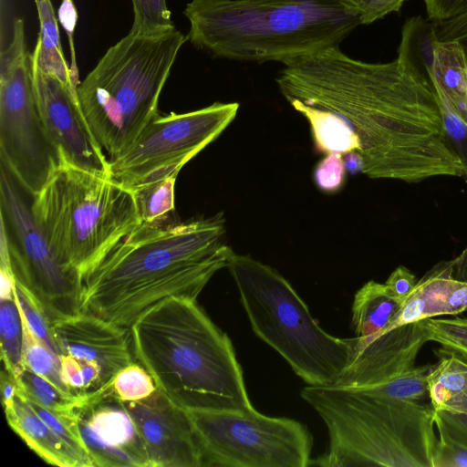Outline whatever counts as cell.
<instances>
[{
  "label": "cell",
  "mask_w": 467,
  "mask_h": 467,
  "mask_svg": "<svg viewBox=\"0 0 467 467\" xmlns=\"http://www.w3.org/2000/svg\"><path fill=\"white\" fill-rule=\"evenodd\" d=\"M284 66L275 78L284 98L344 118L359 139L368 177H465L432 82L398 58L368 63L336 47Z\"/></svg>",
  "instance_id": "cell-1"
},
{
  "label": "cell",
  "mask_w": 467,
  "mask_h": 467,
  "mask_svg": "<svg viewBox=\"0 0 467 467\" xmlns=\"http://www.w3.org/2000/svg\"><path fill=\"white\" fill-rule=\"evenodd\" d=\"M222 214L140 223L85 278L81 311L129 328L170 297L196 300L233 250Z\"/></svg>",
  "instance_id": "cell-2"
},
{
  "label": "cell",
  "mask_w": 467,
  "mask_h": 467,
  "mask_svg": "<svg viewBox=\"0 0 467 467\" xmlns=\"http://www.w3.org/2000/svg\"><path fill=\"white\" fill-rule=\"evenodd\" d=\"M130 332L140 365L156 388L180 407L254 410L230 338L196 300L167 298L138 317Z\"/></svg>",
  "instance_id": "cell-3"
},
{
  "label": "cell",
  "mask_w": 467,
  "mask_h": 467,
  "mask_svg": "<svg viewBox=\"0 0 467 467\" xmlns=\"http://www.w3.org/2000/svg\"><path fill=\"white\" fill-rule=\"evenodd\" d=\"M188 40L213 57L283 64L339 47L360 24L338 0H192Z\"/></svg>",
  "instance_id": "cell-4"
},
{
  "label": "cell",
  "mask_w": 467,
  "mask_h": 467,
  "mask_svg": "<svg viewBox=\"0 0 467 467\" xmlns=\"http://www.w3.org/2000/svg\"><path fill=\"white\" fill-rule=\"evenodd\" d=\"M301 397L321 417L329 437L327 453L308 466L432 467L438 438L431 405L341 386L306 387Z\"/></svg>",
  "instance_id": "cell-5"
},
{
  "label": "cell",
  "mask_w": 467,
  "mask_h": 467,
  "mask_svg": "<svg viewBox=\"0 0 467 467\" xmlns=\"http://www.w3.org/2000/svg\"><path fill=\"white\" fill-rule=\"evenodd\" d=\"M30 209L60 262L83 282L141 223L131 189L72 162L61 150Z\"/></svg>",
  "instance_id": "cell-6"
},
{
  "label": "cell",
  "mask_w": 467,
  "mask_h": 467,
  "mask_svg": "<svg viewBox=\"0 0 467 467\" xmlns=\"http://www.w3.org/2000/svg\"><path fill=\"white\" fill-rule=\"evenodd\" d=\"M187 40L176 27L155 36L129 33L78 85L83 114L109 161L124 153L159 113L161 91Z\"/></svg>",
  "instance_id": "cell-7"
},
{
  "label": "cell",
  "mask_w": 467,
  "mask_h": 467,
  "mask_svg": "<svg viewBox=\"0 0 467 467\" xmlns=\"http://www.w3.org/2000/svg\"><path fill=\"white\" fill-rule=\"evenodd\" d=\"M254 332L276 350L309 386H334L350 365L355 337L323 330L290 283L249 255L227 265Z\"/></svg>",
  "instance_id": "cell-8"
},
{
  "label": "cell",
  "mask_w": 467,
  "mask_h": 467,
  "mask_svg": "<svg viewBox=\"0 0 467 467\" xmlns=\"http://www.w3.org/2000/svg\"><path fill=\"white\" fill-rule=\"evenodd\" d=\"M0 155L2 166L36 195L58 159L40 119L33 82V55L26 50L24 21L15 18L0 52Z\"/></svg>",
  "instance_id": "cell-9"
},
{
  "label": "cell",
  "mask_w": 467,
  "mask_h": 467,
  "mask_svg": "<svg viewBox=\"0 0 467 467\" xmlns=\"http://www.w3.org/2000/svg\"><path fill=\"white\" fill-rule=\"evenodd\" d=\"M187 412L204 466L306 467L311 461L312 435L296 420L269 417L255 410Z\"/></svg>",
  "instance_id": "cell-10"
},
{
  "label": "cell",
  "mask_w": 467,
  "mask_h": 467,
  "mask_svg": "<svg viewBox=\"0 0 467 467\" xmlns=\"http://www.w3.org/2000/svg\"><path fill=\"white\" fill-rule=\"evenodd\" d=\"M0 203L1 229L16 282L33 296L51 325L80 313L83 280L60 262L3 166Z\"/></svg>",
  "instance_id": "cell-11"
},
{
  "label": "cell",
  "mask_w": 467,
  "mask_h": 467,
  "mask_svg": "<svg viewBox=\"0 0 467 467\" xmlns=\"http://www.w3.org/2000/svg\"><path fill=\"white\" fill-rule=\"evenodd\" d=\"M237 102H214L184 113H158L132 145L109 161L111 176L131 189L177 171L216 140L237 115Z\"/></svg>",
  "instance_id": "cell-12"
},
{
  "label": "cell",
  "mask_w": 467,
  "mask_h": 467,
  "mask_svg": "<svg viewBox=\"0 0 467 467\" xmlns=\"http://www.w3.org/2000/svg\"><path fill=\"white\" fill-rule=\"evenodd\" d=\"M59 357L73 358L80 365L86 396L103 397L112 391L116 375L134 363L129 328L96 315L80 312L52 324Z\"/></svg>",
  "instance_id": "cell-13"
},
{
  "label": "cell",
  "mask_w": 467,
  "mask_h": 467,
  "mask_svg": "<svg viewBox=\"0 0 467 467\" xmlns=\"http://www.w3.org/2000/svg\"><path fill=\"white\" fill-rule=\"evenodd\" d=\"M33 82L40 119L57 150L81 167L110 174L109 160L81 109L78 84L44 71L34 60Z\"/></svg>",
  "instance_id": "cell-14"
},
{
  "label": "cell",
  "mask_w": 467,
  "mask_h": 467,
  "mask_svg": "<svg viewBox=\"0 0 467 467\" xmlns=\"http://www.w3.org/2000/svg\"><path fill=\"white\" fill-rule=\"evenodd\" d=\"M120 402L144 445L150 467H204L185 409L158 389L143 400Z\"/></svg>",
  "instance_id": "cell-15"
},
{
  "label": "cell",
  "mask_w": 467,
  "mask_h": 467,
  "mask_svg": "<svg viewBox=\"0 0 467 467\" xmlns=\"http://www.w3.org/2000/svg\"><path fill=\"white\" fill-rule=\"evenodd\" d=\"M84 443L98 467H150L135 425L113 393L78 409Z\"/></svg>",
  "instance_id": "cell-16"
},
{
  "label": "cell",
  "mask_w": 467,
  "mask_h": 467,
  "mask_svg": "<svg viewBox=\"0 0 467 467\" xmlns=\"http://www.w3.org/2000/svg\"><path fill=\"white\" fill-rule=\"evenodd\" d=\"M420 321L367 337H355L350 365L334 386L360 388L381 383L414 367L428 342Z\"/></svg>",
  "instance_id": "cell-17"
},
{
  "label": "cell",
  "mask_w": 467,
  "mask_h": 467,
  "mask_svg": "<svg viewBox=\"0 0 467 467\" xmlns=\"http://www.w3.org/2000/svg\"><path fill=\"white\" fill-rule=\"evenodd\" d=\"M4 410L13 431L46 462L59 467H89L38 416L17 388L11 400L4 405Z\"/></svg>",
  "instance_id": "cell-18"
},
{
  "label": "cell",
  "mask_w": 467,
  "mask_h": 467,
  "mask_svg": "<svg viewBox=\"0 0 467 467\" xmlns=\"http://www.w3.org/2000/svg\"><path fill=\"white\" fill-rule=\"evenodd\" d=\"M453 271V259L440 262L429 270L402 302L401 307L390 321L387 330L446 315L447 299L454 280Z\"/></svg>",
  "instance_id": "cell-19"
},
{
  "label": "cell",
  "mask_w": 467,
  "mask_h": 467,
  "mask_svg": "<svg viewBox=\"0 0 467 467\" xmlns=\"http://www.w3.org/2000/svg\"><path fill=\"white\" fill-rule=\"evenodd\" d=\"M431 81L437 96L467 124V55L460 41L437 42Z\"/></svg>",
  "instance_id": "cell-20"
},
{
  "label": "cell",
  "mask_w": 467,
  "mask_h": 467,
  "mask_svg": "<svg viewBox=\"0 0 467 467\" xmlns=\"http://www.w3.org/2000/svg\"><path fill=\"white\" fill-rule=\"evenodd\" d=\"M440 358L427 373V389L434 410L467 414V362L452 353Z\"/></svg>",
  "instance_id": "cell-21"
},
{
  "label": "cell",
  "mask_w": 467,
  "mask_h": 467,
  "mask_svg": "<svg viewBox=\"0 0 467 467\" xmlns=\"http://www.w3.org/2000/svg\"><path fill=\"white\" fill-rule=\"evenodd\" d=\"M386 284L367 282L358 289L352 305L351 324L356 337H367L385 332L401 307Z\"/></svg>",
  "instance_id": "cell-22"
},
{
  "label": "cell",
  "mask_w": 467,
  "mask_h": 467,
  "mask_svg": "<svg viewBox=\"0 0 467 467\" xmlns=\"http://www.w3.org/2000/svg\"><path fill=\"white\" fill-rule=\"evenodd\" d=\"M291 106L303 115L309 123L317 151L344 155L352 150H359L360 142L358 135L350 124L341 116L302 104Z\"/></svg>",
  "instance_id": "cell-23"
},
{
  "label": "cell",
  "mask_w": 467,
  "mask_h": 467,
  "mask_svg": "<svg viewBox=\"0 0 467 467\" xmlns=\"http://www.w3.org/2000/svg\"><path fill=\"white\" fill-rule=\"evenodd\" d=\"M437 42L431 21L420 16L411 17L406 20L402 27L397 58L414 73L431 81Z\"/></svg>",
  "instance_id": "cell-24"
},
{
  "label": "cell",
  "mask_w": 467,
  "mask_h": 467,
  "mask_svg": "<svg viewBox=\"0 0 467 467\" xmlns=\"http://www.w3.org/2000/svg\"><path fill=\"white\" fill-rule=\"evenodd\" d=\"M178 174L177 171L169 172L131 188L141 223L157 225L171 220Z\"/></svg>",
  "instance_id": "cell-25"
},
{
  "label": "cell",
  "mask_w": 467,
  "mask_h": 467,
  "mask_svg": "<svg viewBox=\"0 0 467 467\" xmlns=\"http://www.w3.org/2000/svg\"><path fill=\"white\" fill-rule=\"evenodd\" d=\"M15 379L17 389L26 399L54 412L73 414L79 407L94 400L92 396L66 394L51 382L25 367Z\"/></svg>",
  "instance_id": "cell-26"
},
{
  "label": "cell",
  "mask_w": 467,
  "mask_h": 467,
  "mask_svg": "<svg viewBox=\"0 0 467 467\" xmlns=\"http://www.w3.org/2000/svg\"><path fill=\"white\" fill-rule=\"evenodd\" d=\"M1 356L5 369L14 377L23 368L24 327L15 296L0 298Z\"/></svg>",
  "instance_id": "cell-27"
},
{
  "label": "cell",
  "mask_w": 467,
  "mask_h": 467,
  "mask_svg": "<svg viewBox=\"0 0 467 467\" xmlns=\"http://www.w3.org/2000/svg\"><path fill=\"white\" fill-rule=\"evenodd\" d=\"M431 367L414 366L381 383L356 389L374 397L418 401L428 395L426 377Z\"/></svg>",
  "instance_id": "cell-28"
},
{
  "label": "cell",
  "mask_w": 467,
  "mask_h": 467,
  "mask_svg": "<svg viewBox=\"0 0 467 467\" xmlns=\"http://www.w3.org/2000/svg\"><path fill=\"white\" fill-rule=\"evenodd\" d=\"M23 327V367L46 379L64 393L73 395L62 379L59 358L34 335L24 317Z\"/></svg>",
  "instance_id": "cell-29"
},
{
  "label": "cell",
  "mask_w": 467,
  "mask_h": 467,
  "mask_svg": "<svg viewBox=\"0 0 467 467\" xmlns=\"http://www.w3.org/2000/svg\"><path fill=\"white\" fill-rule=\"evenodd\" d=\"M429 341L441 345L436 353H452L467 362V317L420 320Z\"/></svg>",
  "instance_id": "cell-30"
},
{
  "label": "cell",
  "mask_w": 467,
  "mask_h": 467,
  "mask_svg": "<svg viewBox=\"0 0 467 467\" xmlns=\"http://www.w3.org/2000/svg\"><path fill=\"white\" fill-rule=\"evenodd\" d=\"M133 23L130 33L155 36L175 28L167 0H131Z\"/></svg>",
  "instance_id": "cell-31"
},
{
  "label": "cell",
  "mask_w": 467,
  "mask_h": 467,
  "mask_svg": "<svg viewBox=\"0 0 467 467\" xmlns=\"http://www.w3.org/2000/svg\"><path fill=\"white\" fill-rule=\"evenodd\" d=\"M156 389L150 374L141 365L135 363L121 369L112 383V393L121 401L143 400Z\"/></svg>",
  "instance_id": "cell-32"
},
{
  "label": "cell",
  "mask_w": 467,
  "mask_h": 467,
  "mask_svg": "<svg viewBox=\"0 0 467 467\" xmlns=\"http://www.w3.org/2000/svg\"><path fill=\"white\" fill-rule=\"evenodd\" d=\"M14 291L23 317L30 330L51 352L59 358V349L53 334L52 325L39 305L16 280Z\"/></svg>",
  "instance_id": "cell-33"
},
{
  "label": "cell",
  "mask_w": 467,
  "mask_h": 467,
  "mask_svg": "<svg viewBox=\"0 0 467 467\" xmlns=\"http://www.w3.org/2000/svg\"><path fill=\"white\" fill-rule=\"evenodd\" d=\"M408 0H338L341 5L356 16L361 25H369L392 12H399Z\"/></svg>",
  "instance_id": "cell-34"
},
{
  "label": "cell",
  "mask_w": 467,
  "mask_h": 467,
  "mask_svg": "<svg viewBox=\"0 0 467 467\" xmlns=\"http://www.w3.org/2000/svg\"><path fill=\"white\" fill-rule=\"evenodd\" d=\"M346 174L342 155L328 153L317 164L313 178L321 191L335 193L344 185Z\"/></svg>",
  "instance_id": "cell-35"
},
{
  "label": "cell",
  "mask_w": 467,
  "mask_h": 467,
  "mask_svg": "<svg viewBox=\"0 0 467 467\" xmlns=\"http://www.w3.org/2000/svg\"><path fill=\"white\" fill-rule=\"evenodd\" d=\"M438 100L445 131L466 169L465 178L467 182V124L442 98L438 97Z\"/></svg>",
  "instance_id": "cell-36"
},
{
  "label": "cell",
  "mask_w": 467,
  "mask_h": 467,
  "mask_svg": "<svg viewBox=\"0 0 467 467\" xmlns=\"http://www.w3.org/2000/svg\"><path fill=\"white\" fill-rule=\"evenodd\" d=\"M434 424L439 435L445 436L467 448V414L434 410Z\"/></svg>",
  "instance_id": "cell-37"
},
{
  "label": "cell",
  "mask_w": 467,
  "mask_h": 467,
  "mask_svg": "<svg viewBox=\"0 0 467 467\" xmlns=\"http://www.w3.org/2000/svg\"><path fill=\"white\" fill-rule=\"evenodd\" d=\"M432 467H467V448L439 435Z\"/></svg>",
  "instance_id": "cell-38"
},
{
  "label": "cell",
  "mask_w": 467,
  "mask_h": 467,
  "mask_svg": "<svg viewBox=\"0 0 467 467\" xmlns=\"http://www.w3.org/2000/svg\"><path fill=\"white\" fill-rule=\"evenodd\" d=\"M428 20L441 22L467 12V0H424Z\"/></svg>",
  "instance_id": "cell-39"
},
{
  "label": "cell",
  "mask_w": 467,
  "mask_h": 467,
  "mask_svg": "<svg viewBox=\"0 0 467 467\" xmlns=\"http://www.w3.org/2000/svg\"><path fill=\"white\" fill-rule=\"evenodd\" d=\"M432 24L439 42L460 41L467 37V12L454 18Z\"/></svg>",
  "instance_id": "cell-40"
},
{
  "label": "cell",
  "mask_w": 467,
  "mask_h": 467,
  "mask_svg": "<svg viewBox=\"0 0 467 467\" xmlns=\"http://www.w3.org/2000/svg\"><path fill=\"white\" fill-rule=\"evenodd\" d=\"M416 276L405 266L400 265L388 277L385 284L402 302L417 284Z\"/></svg>",
  "instance_id": "cell-41"
},
{
  "label": "cell",
  "mask_w": 467,
  "mask_h": 467,
  "mask_svg": "<svg viewBox=\"0 0 467 467\" xmlns=\"http://www.w3.org/2000/svg\"><path fill=\"white\" fill-rule=\"evenodd\" d=\"M77 18L78 13L73 1H62V4L57 13V20H59L60 24L62 25V26L64 27L68 36L72 57V64L70 66V69L72 72L73 78L76 81L79 82L73 45V33L77 23Z\"/></svg>",
  "instance_id": "cell-42"
},
{
  "label": "cell",
  "mask_w": 467,
  "mask_h": 467,
  "mask_svg": "<svg viewBox=\"0 0 467 467\" xmlns=\"http://www.w3.org/2000/svg\"><path fill=\"white\" fill-rule=\"evenodd\" d=\"M343 162L347 173L356 175L364 172V160L358 150H352L343 155Z\"/></svg>",
  "instance_id": "cell-43"
},
{
  "label": "cell",
  "mask_w": 467,
  "mask_h": 467,
  "mask_svg": "<svg viewBox=\"0 0 467 467\" xmlns=\"http://www.w3.org/2000/svg\"><path fill=\"white\" fill-rule=\"evenodd\" d=\"M453 276L460 281L467 282V246L462 254L453 259Z\"/></svg>",
  "instance_id": "cell-44"
},
{
  "label": "cell",
  "mask_w": 467,
  "mask_h": 467,
  "mask_svg": "<svg viewBox=\"0 0 467 467\" xmlns=\"http://www.w3.org/2000/svg\"><path fill=\"white\" fill-rule=\"evenodd\" d=\"M36 10H47L53 7L50 0H35Z\"/></svg>",
  "instance_id": "cell-45"
},
{
  "label": "cell",
  "mask_w": 467,
  "mask_h": 467,
  "mask_svg": "<svg viewBox=\"0 0 467 467\" xmlns=\"http://www.w3.org/2000/svg\"><path fill=\"white\" fill-rule=\"evenodd\" d=\"M460 42L462 44L463 48H464V50L466 52V55H467V37L464 38V39L460 40Z\"/></svg>",
  "instance_id": "cell-46"
},
{
  "label": "cell",
  "mask_w": 467,
  "mask_h": 467,
  "mask_svg": "<svg viewBox=\"0 0 467 467\" xmlns=\"http://www.w3.org/2000/svg\"><path fill=\"white\" fill-rule=\"evenodd\" d=\"M63 1H72V0H63Z\"/></svg>",
  "instance_id": "cell-47"
}]
</instances>
